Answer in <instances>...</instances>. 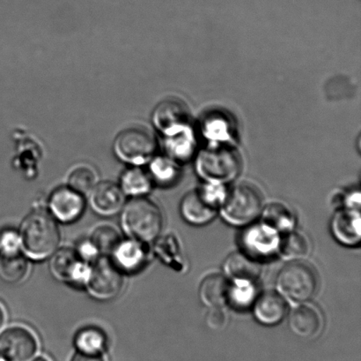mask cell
I'll list each match as a JSON object with an SVG mask.
<instances>
[{
  "mask_svg": "<svg viewBox=\"0 0 361 361\" xmlns=\"http://www.w3.org/2000/svg\"><path fill=\"white\" fill-rule=\"evenodd\" d=\"M19 232L21 250L32 261L51 257L61 242L59 222L47 208H35L21 221Z\"/></svg>",
  "mask_w": 361,
  "mask_h": 361,
  "instance_id": "obj_1",
  "label": "cell"
},
{
  "mask_svg": "<svg viewBox=\"0 0 361 361\" xmlns=\"http://www.w3.org/2000/svg\"><path fill=\"white\" fill-rule=\"evenodd\" d=\"M121 225L128 238L149 245L161 236L164 215L147 196L130 198L121 211Z\"/></svg>",
  "mask_w": 361,
  "mask_h": 361,
  "instance_id": "obj_2",
  "label": "cell"
},
{
  "mask_svg": "<svg viewBox=\"0 0 361 361\" xmlns=\"http://www.w3.org/2000/svg\"><path fill=\"white\" fill-rule=\"evenodd\" d=\"M263 208L259 190L250 184L240 183L228 190L219 214L228 225L243 228L260 218Z\"/></svg>",
  "mask_w": 361,
  "mask_h": 361,
  "instance_id": "obj_3",
  "label": "cell"
},
{
  "mask_svg": "<svg viewBox=\"0 0 361 361\" xmlns=\"http://www.w3.org/2000/svg\"><path fill=\"white\" fill-rule=\"evenodd\" d=\"M276 286L286 300L309 302L317 291V276L312 267L302 261H289L279 272Z\"/></svg>",
  "mask_w": 361,
  "mask_h": 361,
  "instance_id": "obj_4",
  "label": "cell"
},
{
  "mask_svg": "<svg viewBox=\"0 0 361 361\" xmlns=\"http://www.w3.org/2000/svg\"><path fill=\"white\" fill-rule=\"evenodd\" d=\"M281 233L264 222H254L243 227L239 237L240 251L262 263L279 256Z\"/></svg>",
  "mask_w": 361,
  "mask_h": 361,
  "instance_id": "obj_5",
  "label": "cell"
},
{
  "mask_svg": "<svg viewBox=\"0 0 361 361\" xmlns=\"http://www.w3.org/2000/svg\"><path fill=\"white\" fill-rule=\"evenodd\" d=\"M125 274L108 256H101L92 264L90 277L85 288L88 295L98 300L116 298L125 288Z\"/></svg>",
  "mask_w": 361,
  "mask_h": 361,
  "instance_id": "obj_6",
  "label": "cell"
},
{
  "mask_svg": "<svg viewBox=\"0 0 361 361\" xmlns=\"http://www.w3.org/2000/svg\"><path fill=\"white\" fill-rule=\"evenodd\" d=\"M49 267L56 280L85 288L90 277L92 264L80 259L75 249L61 247L49 257Z\"/></svg>",
  "mask_w": 361,
  "mask_h": 361,
  "instance_id": "obj_7",
  "label": "cell"
},
{
  "mask_svg": "<svg viewBox=\"0 0 361 361\" xmlns=\"http://www.w3.org/2000/svg\"><path fill=\"white\" fill-rule=\"evenodd\" d=\"M39 343L24 325H12L0 331V355L7 361H30L37 355Z\"/></svg>",
  "mask_w": 361,
  "mask_h": 361,
  "instance_id": "obj_8",
  "label": "cell"
},
{
  "mask_svg": "<svg viewBox=\"0 0 361 361\" xmlns=\"http://www.w3.org/2000/svg\"><path fill=\"white\" fill-rule=\"evenodd\" d=\"M197 172L205 182L228 184L240 172V164L232 152L209 150L201 155L197 162Z\"/></svg>",
  "mask_w": 361,
  "mask_h": 361,
  "instance_id": "obj_9",
  "label": "cell"
},
{
  "mask_svg": "<svg viewBox=\"0 0 361 361\" xmlns=\"http://www.w3.org/2000/svg\"><path fill=\"white\" fill-rule=\"evenodd\" d=\"M154 150V138L144 129L126 130L115 141L116 155L123 161L132 165H143L149 161Z\"/></svg>",
  "mask_w": 361,
  "mask_h": 361,
  "instance_id": "obj_10",
  "label": "cell"
},
{
  "mask_svg": "<svg viewBox=\"0 0 361 361\" xmlns=\"http://www.w3.org/2000/svg\"><path fill=\"white\" fill-rule=\"evenodd\" d=\"M86 205V196L66 186L53 191L47 210L59 223L72 224L82 217Z\"/></svg>",
  "mask_w": 361,
  "mask_h": 361,
  "instance_id": "obj_11",
  "label": "cell"
},
{
  "mask_svg": "<svg viewBox=\"0 0 361 361\" xmlns=\"http://www.w3.org/2000/svg\"><path fill=\"white\" fill-rule=\"evenodd\" d=\"M148 246L136 239H122L109 257L123 274L137 273L146 266L149 260Z\"/></svg>",
  "mask_w": 361,
  "mask_h": 361,
  "instance_id": "obj_12",
  "label": "cell"
},
{
  "mask_svg": "<svg viewBox=\"0 0 361 361\" xmlns=\"http://www.w3.org/2000/svg\"><path fill=\"white\" fill-rule=\"evenodd\" d=\"M331 232L336 242L346 247H357L361 240L360 211L339 208L332 215Z\"/></svg>",
  "mask_w": 361,
  "mask_h": 361,
  "instance_id": "obj_13",
  "label": "cell"
},
{
  "mask_svg": "<svg viewBox=\"0 0 361 361\" xmlns=\"http://www.w3.org/2000/svg\"><path fill=\"white\" fill-rule=\"evenodd\" d=\"M88 197L92 210L102 217L118 214L126 203V196L120 187L109 182H98Z\"/></svg>",
  "mask_w": 361,
  "mask_h": 361,
  "instance_id": "obj_14",
  "label": "cell"
},
{
  "mask_svg": "<svg viewBox=\"0 0 361 361\" xmlns=\"http://www.w3.org/2000/svg\"><path fill=\"white\" fill-rule=\"evenodd\" d=\"M251 309L257 323L265 327H274L285 319L288 307L281 293L267 291L258 295Z\"/></svg>",
  "mask_w": 361,
  "mask_h": 361,
  "instance_id": "obj_15",
  "label": "cell"
},
{
  "mask_svg": "<svg viewBox=\"0 0 361 361\" xmlns=\"http://www.w3.org/2000/svg\"><path fill=\"white\" fill-rule=\"evenodd\" d=\"M180 214L183 220L194 226H203L214 221L219 211L204 199L198 190L191 191L180 203Z\"/></svg>",
  "mask_w": 361,
  "mask_h": 361,
  "instance_id": "obj_16",
  "label": "cell"
},
{
  "mask_svg": "<svg viewBox=\"0 0 361 361\" xmlns=\"http://www.w3.org/2000/svg\"><path fill=\"white\" fill-rule=\"evenodd\" d=\"M324 320L319 309L310 304L302 303L293 311L288 326L300 338H312L319 333Z\"/></svg>",
  "mask_w": 361,
  "mask_h": 361,
  "instance_id": "obj_17",
  "label": "cell"
},
{
  "mask_svg": "<svg viewBox=\"0 0 361 361\" xmlns=\"http://www.w3.org/2000/svg\"><path fill=\"white\" fill-rule=\"evenodd\" d=\"M222 268L228 281L257 282L262 273L261 263L240 251L226 257Z\"/></svg>",
  "mask_w": 361,
  "mask_h": 361,
  "instance_id": "obj_18",
  "label": "cell"
},
{
  "mask_svg": "<svg viewBox=\"0 0 361 361\" xmlns=\"http://www.w3.org/2000/svg\"><path fill=\"white\" fill-rule=\"evenodd\" d=\"M188 117L189 114L185 106L178 101L168 100L155 110L154 122L162 133L169 136L182 131L186 125Z\"/></svg>",
  "mask_w": 361,
  "mask_h": 361,
  "instance_id": "obj_19",
  "label": "cell"
},
{
  "mask_svg": "<svg viewBox=\"0 0 361 361\" xmlns=\"http://www.w3.org/2000/svg\"><path fill=\"white\" fill-rule=\"evenodd\" d=\"M229 281L222 274L207 276L201 282L198 296L204 306L209 307H224L228 298Z\"/></svg>",
  "mask_w": 361,
  "mask_h": 361,
  "instance_id": "obj_20",
  "label": "cell"
},
{
  "mask_svg": "<svg viewBox=\"0 0 361 361\" xmlns=\"http://www.w3.org/2000/svg\"><path fill=\"white\" fill-rule=\"evenodd\" d=\"M311 252V242L306 233L293 230L281 235L279 256L288 261H303Z\"/></svg>",
  "mask_w": 361,
  "mask_h": 361,
  "instance_id": "obj_21",
  "label": "cell"
},
{
  "mask_svg": "<svg viewBox=\"0 0 361 361\" xmlns=\"http://www.w3.org/2000/svg\"><path fill=\"white\" fill-rule=\"evenodd\" d=\"M73 345L77 353L83 355H104L108 348V338L101 329L85 327L74 336Z\"/></svg>",
  "mask_w": 361,
  "mask_h": 361,
  "instance_id": "obj_22",
  "label": "cell"
},
{
  "mask_svg": "<svg viewBox=\"0 0 361 361\" xmlns=\"http://www.w3.org/2000/svg\"><path fill=\"white\" fill-rule=\"evenodd\" d=\"M260 218L262 222L270 225L281 235L295 230L297 224L296 215L291 208L277 201L264 206Z\"/></svg>",
  "mask_w": 361,
  "mask_h": 361,
  "instance_id": "obj_23",
  "label": "cell"
},
{
  "mask_svg": "<svg viewBox=\"0 0 361 361\" xmlns=\"http://www.w3.org/2000/svg\"><path fill=\"white\" fill-rule=\"evenodd\" d=\"M30 272V259L23 253L1 256L0 254V279L10 285L23 282Z\"/></svg>",
  "mask_w": 361,
  "mask_h": 361,
  "instance_id": "obj_24",
  "label": "cell"
},
{
  "mask_svg": "<svg viewBox=\"0 0 361 361\" xmlns=\"http://www.w3.org/2000/svg\"><path fill=\"white\" fill-rule=\"evenodd\" d=\"M259 295L257 282L229 281L226 304L237 311H244L252 307Z\"/></svg>",
  "mask_w": 361,
  "mask_h": 361,
  "instance_id": "obj_25",
  "label": "cell"
},
{
  "mask_svg": "<svg viewBox=\"0 0 361 361\" xmlns=\"http://www.w3.org/2000/svg\"><path fill=\"white\" fill-rule=\"evenodd\" d=\"M154 242V252L165 264L176 271H183L185 268V259L176 236H160Z\"/></svg>",
  "mask_w": 361,
  "mask_h": 361,
  "instance_id": "obj_26",
  "label": "cell"
},
{
  "mask_svg": "<svg viewBox=\"0 0 361 361\" xmlns=\"http://www.w3.org/2000/svg\"><path fill=\"white\" fill-rule=\"evenodd\" d=\"M153 184L147 173L139 168H133L123 173L119 187L126 196L136 198L147 196L153 189Z\"/></svg>",
  "mask_w": 361,
  "mask_h": 361,
  "instance_id": "obj_27",
  "label": "cell"
},
{
  "mask_svg": "<svg viewBox=\"0 0 361 361\" xmlns=\"http://www.w3.org/2000/svg\"><path fill=\"white\" fill-rule=\"evenodd\" d=\"M90 239L97 247L102 256L109 257L123 238L115 226L105 224L98 225L92 232Z\"/></svg>",
  "mask_w": 361,
  "mask_h": 361,
  "instance_id": "obj_28",
  "label": "cell"
},
{
  "mask_svg": "<svg viewBox=\"0 0 361 361\" xmlns=\"http://www.w3.org/2000/svg\"><path fill=\"white\" fill-rule=\"evenodd\" d=\"M97 183V176L94 170L87 166H80L74 169L67 179V187L86 197Z\"/></svg>",
  "mask_w": 361,
  "mask_h": 361,
  "instance_id": "obj_29",
  "label": "cell"
},
{
  "mask_svg": "<svg viewBox=\"0 0 361 361\" xmlns=\"http://www.w3.org/2000/svg\"><path fill=\"white\" fill-rule=\"evenodd\" d=\"M178 169L171 161L164 158H157L150 165L152 182L161 187L171 186L178 179Z\"/></svg>",
  "mask_w": 361,
  "mask_h": 361,
  "instance_id": "obj_30",
  "label": "cell"
},
{
  "mask_svg": "<svg viewBox=\"0 0 361 361\" xmlns=\"http://www.w3.org/2000/svg\"><path fill=\"white\" fill-rule=\"evenodd\" d=\"M20 253H23V250L18 230L6 229L0 232V254L12 256Z\"/></svg>",
  "mask_w": 361,
  "mask_h": 361,
  "instance_id": "obj_31",
  "label": "cell"
},
{
  "mask_svg": "<svg viewBox=\"0 0 361 361\" xmlns=\"http://www.w3.org/2000/svg\"><path fill=\"white\" fill-rule=\"evenodd\" d=\"M205 323L212 330L219 331L226 327L228 324V314L224 307H211L205 317Z\"/></svg>",
  "mask_w": 361,
  "mask_h": 361,
  "instance_id": "obj_32",
  "label": "cell"
},
{
  "mask_svg": "<svg viewBox=\"0 0 361 361\" xmlns=\"http://www.w3.org/2000/svg\"><path fill=\"white\" fill-rule=\"evenodd\" d=\"M74 249L80 259L90 264H94L102 256L97 247L90 239L81 240Z\"/></svg>",
  "mask_w": 361,
  "mask_h": 361,
  "instance_id": "obj_33",
  "label": "cell"
},
{
  "mask_svg": "<svg viewBox=\"0 0 361 361\" xmlns=\"http://www.w3.org/2000/svg\"><path fill=\"white\" fill-rule=\"evenodd\" d=\"M339 204L341 208H350V210L360 211L361 203V196L360 190H351L348 193L343 194L339 198Z\"/></svg>",
  "mask_w": 361,
  "mask_h": 361,
  "instance_id": "obj_34",
  "label": "cell"
},
{
  "mask_svg": "<svg viewBox=\"0 0 361 361\" xmlns=\"http://www.w3.org/2000/svg\"><path fill=\"white\" fill-rule=\"evenodd\" d=\"M71 361H106L104 355H87L77 353Z\"/></svg>",
  "mask_w": 361,
  "mask_h": 361,
  "instance_id": "obj_35",
  "label": "cell"
},
{
  "mask_svg": "<svg viewBox=\"0 0 361 361\" xmlns=\"http://www.w3.org/2000/svg\"><path fill=\"white\" fill-rule=\"evenodd\" d=\"M6 313L4 307L0 305V331L3 330L4 326L6 325Z\"/></svg>",
  "mask_w": 361,
  "mask_h": 361,
  "instance_id": "obj_36",
  "label": "cell"
},
{
  "mask_svg": "<svg viewBox=\"0 0 361 361\" xmlns=\"http://www.w3.org/2000/svg\"><path fill=\"white\" fill-rule=\"evenodd\" d=\"M30 361H49V360L44 358V357L38 356V357H34V358L31 359Z\"/></svg>",
  "mask_w": 361,
  "mask_h": 361,
  "instance_id": "obj_37",
  "label": "cell"
},
{
  "mask_svg": "<svg viewBox=\"0 0 361 361\" xmlns=\"http://www.w3.org/2000/svg\"><path fill=\"white\" fill-rule=\"evenodd\" d=\"M0 361H7L5 358H4V357L0 355Z\"/></svg>",
  "mask_w": 361,
  "mask_h": 361,
  "instance_id": "obj_38",
  "label": "cell"
}]
</instances>
